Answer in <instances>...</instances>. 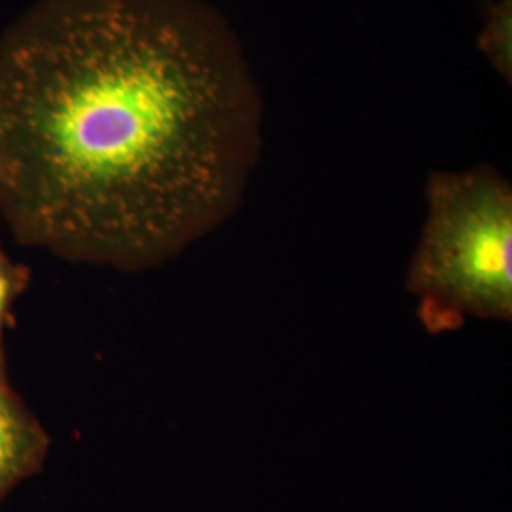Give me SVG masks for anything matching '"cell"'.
I'll return each mask as SVG.
<instances>
[{"label":"cell","instance_id":"1","mask_svg":"<svg viewBox=\"0 0 512 512\" xmlns=\"http://www.w3.org/2000/svg\"><path fill=\"white\" fill-rule=\"evenodd\" d=\"M264 103L205 0H37L0 37V215L25 247L147 272L234 217Z\"/></svg>","mask_w":512,"mask_h":512},{"label":"cell","instance_id":"2","mask_svg":"<svg viewBox=\"0 0 512 512\" xmlns=\"http://www.w3.org/2000/svg\"><path fill=\"white\" fill-rule=\"evenodd\" d=\"M425 222L406 272L427 332L467 317L512 321V186L494 165L433 171Z\"/></svg>","mask_w":512,"mask_h":512},{"label":"cell","instance_id":"3","mask_svg":"<svg viewBox=\"0 0 512 512\" xmlns=\"http://www.w3.org/2000/svg\"><path fill=\"white\" fill-rule=\"evenodd\" d=\"M50 452V437L8 380L0 355V505L21 482L37 475Z\"/></svg>","mask_w":512,"mask_h":512},{"label":"cell","instance_id":"4","mask_svg":"<svg viewBox=\"0 0 512 512\" xmlns=\"http://www.w3.org/2000/svg\"><path fill=\"white\" fill-rule=\"evenodd\" d=\"M476 42L495 73L511 84L512 0H492L486 4L484 23Z\"/></svg>","mask_w":512,"mask_h":512},{"label":"cell","instance_id":"5","mask_svg":"<svg viewBox=\"0 0 512 512\" xmlns=\"http://www.w3.org/2000/svg\"><path fill=\"white\" fill-rule=\"evenodd\" d=\"M29 270L16 264L0 245V355H2V334L8 321L10 308L29 285Z\"/></svg>","mask_w":512,"mask_h":512}]
</instances>
